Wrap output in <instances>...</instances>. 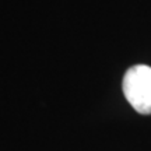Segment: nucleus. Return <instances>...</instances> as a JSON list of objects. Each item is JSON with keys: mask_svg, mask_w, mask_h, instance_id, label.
<instances>
[{"mask_svg": "<svg viewBox=\"0 0 151 151\" xmlns=\"http://www.w3.org/2000/svg\"><path fill=\"white\" fill-rule=\"evenodd\" d=\"M124 98L136 112L151 115V67L136 65L126 71L122 81Z\"/></svg>", "mask_w": 151, "mask_h": 151, "instance_id": "f257e3e1", "label": "nucleus"}]
</instances>
